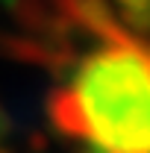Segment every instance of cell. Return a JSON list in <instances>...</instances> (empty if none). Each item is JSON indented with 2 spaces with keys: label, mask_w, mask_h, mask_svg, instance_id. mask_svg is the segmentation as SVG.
Instances as JSON below:
<instances>
[{
  "label": "cell",
  "mask_w": 150,
  "mask_h": 153,
  "mask_svg": "<svg viewBox=\"0 0 150 153\" xmlns=\"http://www.w3.org/2000/svg\"><path fill=\"white\" fill-rule=\"evenodd\" d=\"M47 112L59 133L97 153H150V41L127 36L88 53Z\"/></svg>",
  "instance_id": "6da1fadb"
},
{
  "label": "cell",
  "mask_w": 150,
  "mask_h": 153,
  "mask_svg": "<svg viewBox=\"0 0 150 153\" xmlns=\"http://www.w3.org/2000/svg\"><path fill=\"white\" fill-rule=\"evenodd\" d=\"M118 21L130 36L150 41V0H115Z\"/></svg>",
  "instance_id": "7a4b0ae2"
},
{
  "label": "cell",
  "mask_w": 150,
  "mask_h": 153,
  "mask_svg": "<svg viewBox=\"0 0 150 153\" xmlns=\"http://www.w3.org/2000/svg\"><path fill=\"white\" fill-rule=\"evenodd\" d=\"M9 133H12V121H9V115L3 112V106H0V144L9 138Z\"/></svg>",
  "instance_id": "3957f363"
},
{
  "label": "cell",
  "mask_w": 150,
  "mask_h": 153,
  "mask_svg": "<svg viewBox=\"0 0 150 153\" xmlns=\"http://www.w3.org/2000/svg\"><path fill=\"white\" fill-rule=\"evenodd\" d=\"M82 153H97V150H91V147H85V150H82Z\"/></svg>",
  "instance_id": "277c9868"
}]
</instances>
